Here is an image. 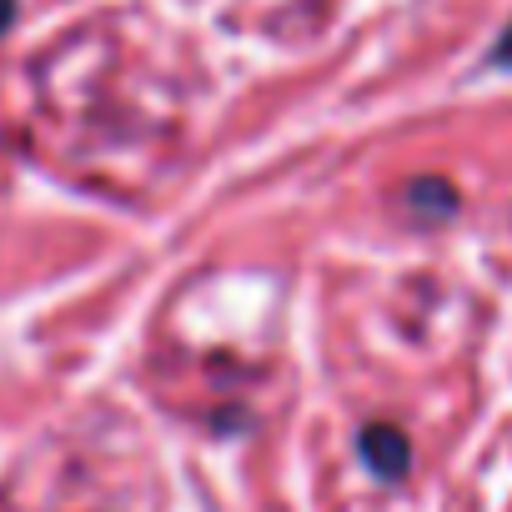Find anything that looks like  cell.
<instances>
[{
	"instance_id": "obj_1",
	"label": "cell",
	"mask_w": 512,
	"mask_h": 512,
	"mask_svg": "<svg viewBox=\"0 0 512 512\" xmlns=\"http://www.w3.org/2000/svg\"><path fill=\"white\" fill-rule=\"evenodd\" d=\"M362 457L372 462L377 477H402V472H407V442H402L392 427H367V437H362Z\"/></svg>"
},
{
	"instance_id": "obj_3",
	"label": "cell",
	"mask_w": 512,
	"mask_h": 512,
	"mask_svg": "<svg viewBox=\"0 0 512 512\" xmlns=\"http://www.w3.org/2000/svg\"><path fill=\"white\" fill-rule=\"evenodd\" d=\"M11 16H16V0H0V31L11 26Z\"/></svg>"
},
{
	"instance_id": "obj_2",
	"label": "cell",
	"mask_w": 512,
	"mask_h": 512,
	"mask_svg": "<svg viewBox=\"0 0 512 512\" xmlns=\"http://www.w3.org/2000/svg\"><path fill=\"white\" fill-rule=\"evenodd\" d=\"M492 66H502V71H512V26H507V36L492 46Z\"/></svg>"
}]
</instances>
